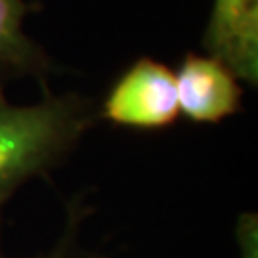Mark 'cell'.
I'll return each mask as SVG.
<instances>
[{"label": "cell", "mask_w": 258, "mask_h": 258, "mask_svg": "<svg viewBox=\"0 0 258 258\" xmlns=\"http://www.w3.org/2000/svg\"><path fill=\"white\" fill-rule=\"evenodd\" d=\"M180 113L194 122H220L241 109L237 77L214 55L185 54L176 71Z\"/></svg>", "instance_id": "3957f363"}, {"label": "cell", "mask_w": 258, "mask_h": 258, "mask_svg": "<svg viewBox=\"0 0 258 258\" xmlns=\"http://www.w3.org/2000/svg\"><path fill=\"white\" fill-rule=\"evenodd\" d=\"M203 44L237 79L254 86L258 77V0H214Z\"/></svg>", "instance_id": "277c9868"}, {"label": "cell", "mask_w": 258, "mask_h": 258, "mask_svg": "<svg viewBox=\"0 0 258 258\" xmlns=\"http://www.w3.org/2000/svg\"><path fill=\"white\" fill-rule=\"evenodd\" d=\"M48 258H63V256H59V254H54V256H48Z\"/></svg>", "instance_id": "8992f818"}, {"label": "cell", "mask_w": 258, "mask_h": 258, "mask_svg": "<svg viewBox=\"0 0 258 258\" xmlns=\"http://www.w3.org/2000/svg\"><path fill=\"white\" fill-rule=\"evenodd\" d=\"M180 115L174 73L151 57H140L113 83L102 105V117L117 126L159 130Z\"/></svg>", "instance_id": "7a4b0ae2"}, {"label": "cell", "mask_w": 258, "mask_h": 258, "mask_svg": "<svg viewBox=\"0 0 258 258\" xmlns=\"http://www.w3.org/2000/svg\"><path fill=\"white\" fill-rule=\"evenodd\" d=\"M35 4L25 0H0V81L50 69V57L23 33V19Z\"/></svg>", "instance_id": "5b68a950"}, {"label": "cell", "mask_w": 258, "mask_h": 258, "mask_svg": "<svg viewBox=\"0 0 258 258\" xmlns=\"http://www.w3.org/2000/svg\"><path fill=\"white\" fill-rule=\"evenodd\" d=\"M94 119L92 103L77 94L46 90L35 105H14L0 86V205L33 176L57 165Z\"/></svg>", "instance_id": "6da1fadb"}]
</instances>
